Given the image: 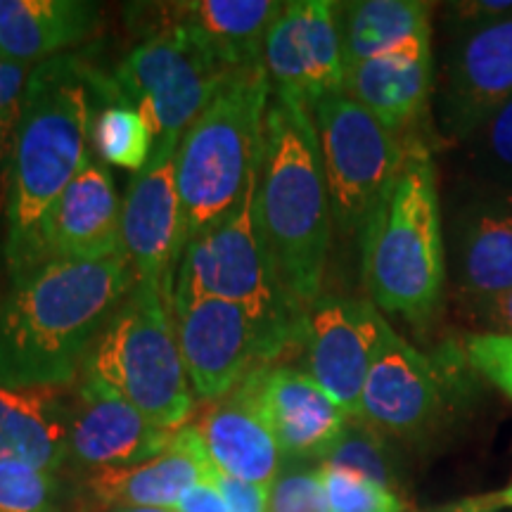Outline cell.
I'll return each instance as SVG.
<instances>
[{
  "mask_svg": "<svg viewBox=\"0 0 512 512\" xmlns=\"http://www.w3.org/2000/svg\"><path fill=\"white\" fill-rule=\"evenodd\" d=\"M477 389L463 342L420 351L389 328L363 389L361 420L396 444L430 451L472 413Z\"/></svg>",
  "mask_w": 512,
  "mask_h": 512,
  "instance_id": "7",
  "label": "cell"
},
{
  "mask_svg": "<svg viewBox=\"0 0 512 512\" xmlns=\"http://www.w3.org/2000/svg\"><path fill=\"white\" fill-rule=\"evenodd\" d=\"M482 332H494V335H512V287L496 297L484 299L470 309H465Z\"/></svg>",
  "mask_w": 512,
  "mask_h": 512,
  "instance_id": "36",
  "label": "cell"
},
{
  "mask_svg": "<svg viewBox=\"0 0 512 512\" xmlns=\"http://www.w3.org/2000/svg\"><path fill=\"white\" fill-rule=\"evenodd\" d=\"M91 140L102 162L128 171H143L155 152V133L131 102H110L93 119Z\"/></svg>",
  "mask_w": 512,
  "mask_h": 512,
  "instance_id": "28",
  "label": "cell"
},
{
  "mask_svg": "<svg viewBox=\"0 0 512 512\" xmlns=\"http://www.w3.org/2000/svg\"><path fill=\"white\" fill-rule=\"evenodd\" d=\"M174 325L192 392L202 401H219L256 370L283 363L287 351L302 349L304 339V328L221 299L174 306Z\"/></svg>",
  "mask_w": 512,
  "mask_h": 512,
  "instance_id": "10",
  "label": "cell"
},
{
  "mask_svg": "<svg viewBox=\"0 0 512 512\" xmlns=\"http://www.w3.org/2000/svg\"><path fill=\"white\" fill-rule=\"evenodd\" d=\"M460 147L465 181L512 195V98L496 107Z\"/></svg>",
  "mask_w": 512,
  "mask_h": 512,
  "instance_id": "27",
  "label": "cell"
},
{
  "mask_svg": "<svg viewBox=\"0 0 512 512\" xmlns=\"http://www.w3.org/2000/svg\"><path fill=\"white\" fill-rule=\"evenodd\" d=\"M261 413L285 460L323 463L349 425V415L304 368L275 363L252 375Z\"/></svg>",
  "mask_w": 512,
  "mask_h": 512,
  "instance_id": "18",
  "label": "cell"
},
{
  "mask_svg": "<svg viewBox=\"0 0 512 512\" xmlns=\"http://www.w3.org/2000/svg\"><path fill=\"white\" fill-rule=\"evenodd\" d=\"M463 349L475 373L512 401V335L470 332L463 337Z\"/></svg>",
  "mask_w": 512,
  "mask_h": 512,
  "instance_id": "33",
  "label": "cell"
},
{
  "mask_svg": "<svg viewBox=\"0 0 512 512\" xmlns=\"http://www.w3.org/2000/svg\"><path fill=\"white\" fill-rule=\"evenodd\" d=\"M344 67L432 50V5L422 0L337 3Z\"/></svg>",
  "mask_w": 512,
  "mask_h": 512,
  "instance_id": "25",
  "label": "cell"
},
{
  "mask_svg": "<svg viewBox=\"0 0 512 512\" xmlns=\"http://www.w3.org/2000/svg\"><path fill=\"white\" fill-rule=\"evenodd\" d=\"M271 512H330L320 465L287 460L271 486Z\"/></svg>",
  "mask_w": 512,
  "mask_h": 512,
  "instance_id": "32",
  "label": "cell"
},
{
  "mask_svg": "<svg viewBox=\"0 0 512 512\" xmlns=\"http://www.w3.org/2000/svg\"><path fill=\"white\" fill-rule=\"evenodd\" d=\"M498 510H512V479L498 491L465 496V498H458V501L439 505V508H432V512H498Z\"/></svg>",
  "mask_w": 512,
  "mask_h": 512,
  "instance_id": "37",
  "label": "cell"
},
{
  "mask_svg": "<svg viewBox=\"0 0 512 512\" xmlns=\"http://www.w3.org/2000/svg\"><path fill=\"white\" fill-rule=\"evenodd\" d=\"M100 27V8L83 0H0V57L46 62L88 41Z\"/></svg>",
  "mask_w": 512,
  "mask_h": 512,
  "instance_id": "24",
  "label": "cell"
},
{
  "mask_svg": "<svg viewBox=\"0 0 512 512\" xmlns=\"http://www.w3.org/2000/svg\"><path fill=\"white\" fill-rule=\"evenodd\" d=\"M105 512H174V510H162V508H110Z\"/></svg>",
  "mask_w": 512,
  "mask_h": 512,
  "instance_id": "40",
  "label": "cell"
},
{
  "mask_svg": "<svg viewBox=\"0 0 512 512\" xmlns=\"http://www.w3.org/2000/svg\"><path fill=\"white\" fill-rule=\"evenodd\" d=\"M328 181L332 223L361 235L370 211L392 185L413 143L394 136L347 93L328 95L311 110Z\"/></svg>",
  "mask_w": 512,
  "mask_h": 512,
  "instance_id": "11",
  "label": "cell"
},
{
  "mask_svg": "<svg viewBox=\"0 0 512 512\" xmlns=\"http://www.w3.org/2000/svg\"><path fill=\"white\" fill-rule=\"evenodd\" d=\"M178 147H155L143 171L133 176L121 200V249L138 283L162 287L174 302L183 259V211L176 185Z\"/></svg>",
  "mask_w": 512,
  "mask_h": 512,
  "instance_id": "17",
  "label": "cell"
},
{
  "mask_svg": "<svg viewBox=\"0 0 512 512\" xmlns=\"http://www.w3.org/2000/svg\"><path fill=\"white\" fill-rule=\"evenodd\" d=\"M69 430V463L86 475L133 467L159 456L176 432L152 425L131 403L76 382Z\"/></svg>",
  "mask_w": 512,
  "mask_h": 512,
  "instance_id": "19",
  "label": "cell"
},
{
  "mask_svg": "<svg viewBox=\"0 0 512 512\" xmlns=\"http://www.w3.org/2000/svg\"><path fill=\"white\" fill-rule=\"evenodd\" d=\"M235 69L200 34L169 24L119 62L114 86L152 126L155 147H178Z\"/></svg>",
  "mask_w": 512,
  "mask_h": 512,
  "instance_id": "8",
  "label": "cell"
},
{
  "mask_svg": "<svg viewBox=\"0 0 512 512\" xmlns=\"http://www.w3.org/2000/svg\"><path fill=\"white\" fill-rule=\"evenodd\" d=\"M64 389L0 384V463L60 472L69 463L72 403Z\"/></svg>",
  "mask_w": 512,
  "mask_h": 512,
  "instance_id": "23",
  "label": "cell"
},
{
  "mask_svg": "<svg viewBox=\"0 0 512 512\" xmlns=\"http://www.w3.org/2000/svg\"><path fill=\"white\" fill-rule=\"evenodd\" d=\"M389 328L370 299L320 294L304 311V370L349 420H361L363 389Z\"/></svg>",
  "mask_w": 512,
  "mask_h": 512,
  "instance_id": "13",
  "label": "cell"
},
{
  "mask_svg": "<svg viewBox=\"0 0 512 512\" xmlns=\"http://www.w3.org/2000/svg\"><path fill=\"white\" fill-rule=\"evenodd\" d=\"M209 479L221 491L228 512H271V489L233 479L219 470H211Z\"/></svg>",
  "mask_w": 512,
  "mask_h": 512,
  "instance_id": "34",
  "label": "cell"
},
{
  "mask_svg": "<svg viewBox=\"0 0 512 512\" xmlns=\"http://www.w3.org/2000/svg\"><path fill=\"white\" fill-rule=\"evenodd\" d=\"M330 512H413L399 491L358 475L347 467L320 463Z\"/></svg>",
  "mask_w": 512,
  "mask_h": 512,
  "instance_id": "30",
  "label": "cell"
},
{
  "mask_svg": "<svg viewBox=\"0 0 512 512\" xmlns=\"http://www.w3.org/2000/svg\"><path fill=\"white\" fill-rule=\"evenodd\" d=\"M498 512H512V510H498Z\"/></svg>",
  "mask_w": 512,
  "mask_h": 512,
  "instance_id": "42",
  "label": "cell"
},
{
  "mask_svg": "<svg viewBox=\"0 0 512 512\" xmlns=\"http://www.w3.org/2000/svg\"><path fill=\"white\" fill-rule=\"evenodd\" d=\"M256 188L259 169L249 178L238 204L185 247L176 273L174 306L197 299H221L275 323L304 328V311L280 290L259 238L254 214Z\"/></svg>",
  "mask_w": 512,
  "mask_h": 512,
  "instance_id": "9",
  "label": "cell"
},
{
  "mask_svg": "<svg viewBox=\"0 0 512 512\" xmlns=\"http://www.w3.org/2000/svg\"><path fill=\"white\" fill-rule=\"evenodd\" d=\"M271 83L264 62L235 69L216 98L183 133L176 185L183 211V252L238 204L261 164Z\"/></svg>",
  "mask_w": 512,
  "mask_h": 512,
  "instance_id": "5",
  "label": "cell"
},
{
  "mask_svg": "<svg viewBox=\"0 0 512 512\" xmlns=\"http://www.w3.org/2000/svg\"><path fill=\"white\" fill-rule=\"evenodd\" d=\"M119 98L117 86L95 74L83 57L62 53L31 69L15 128L5 261L10 275L22 264L31 235L91 159V93Z\"/></svg>",
  "mask_w": 512,
  "mask_h": 512,
  "instance_id": "3",
  "label": "cell"
},
{
  "mask_svg": "<svg viewBox=\"0 0 512 512\" xmlns=\"http://www.w3.org/2000/svg\"><path fill=\"white\" fill-rule=\"evenodd\" d=\"M434 50L387 55L347 67L344 93L363 105L384 128L408 143L425 140L434 102Z\"/></svg>",
  "mask_w": 512,
  "mask_h": 512,
  "instance_id": "21",
  "label": "cell"
},
{
  "mask_svg": "<svg viewBox=\"0 0 512 512\" xmlns=\"http://www.w3.org/2000/svg\"><path fill=\"white\" fill-rule=\"evenodd\" d=\"M358 238L370 302L418 328L432 323L444 304L448 268L444 204L427 140L411 145Z\"/></svg>",
  "mask_w": 512,
  "mask_h": 512,
  "instance_id": "4",
  "label": "cell"
},
{
  "mask_svg": "<svg viewBox=\"0 0 512 512\" xmlns=\"http://www.w3.org/2000/svg\"><path fill=\"white\" fill-rule=\"evenodd\" d=\"M121 200L105 164L88 159L31 235L22 264L10 280H19L50 261L102 259L121 254Z\"/></svg>",
  "mask_w": 512,
  "mask_h": 512,
  "instance_id": "16",
  "label": "cell"
},
{
  "mask_svg": "<svg viewBox=\"0 0 512 512\" xmlns=\"http://www.w3.org/2000/svg\"><path fill=\"white\" fill-rule=\"evenodd\" d=\"M46 512H67V510H64V508H62V505H60V501H57L55 505H50V508H48Z\"/></svg>",
  "mask_w": 512,
  "mask_h": 512,
  "instance_id": "41",
  "label": "cell"
},
{
  "mask_svg": "<svg viewBox=\"0 0 512 512\" xmlns=\"http://www.w3.org/2000/svg\"><path fill=\"white\" fill-rule=\"evenodd\" d=\"M394 441L380 434L368 422L351 420L342 437L323 460L325 465L347 467L358 475L380 482L389 489H403V467L392 448Z\"/></svg>",
  "mask_w": 512,
  "mask_h": 512,
  "instance_id": "29",
  "label": "cell"
},
{
  "mask_svg": "<svg viewBox=\"0 0 512 512\" xmlns=\"http://www.w3.org/2000/svg\"><path fill=\"white\" fill-rule=\"evenodd\" d=\"M62 482L57 472L36 467L0 463V512H46L57 503Z\"/></svg>",
  "mask_w": 512,
  "mask_h": 512,
  "instance_id": "31",
  "label": "cell"
},
{
  "mask_svg": "<svg viewBox=\"0 0 512 512\" xmlns=\"http://www.w3.org/2000/svg\"><path fill=\"white\" fill-rule=\"evenodd\" d=\"M264 67L271 93L309 112L328 95L344 93L347 67L337 27V3H283L266 34Z\"/></svg>",
  "mask_w": 512,
  "mask_h": 512,
  "instance_id": "15",
  "label": "cell"
},
{
  "mask_svg": "<svg viewBox=\"0 0 512 512\" xmlns=\"http://www.w3.org/2000/svg\"><path fill=\"white\" fill-rule=\"evenodd\" d=\"M159 27H188L209 41L233 67L264 62V43L283 3L273 0H183L155 5Z\"/></svg>",
  "mask_w": 512,
  "mask_h": 512,
  "instance_id": "26",
  "label": "cell"
},
{
  "mask_svg": "<svg viewBox=\"0 0 512 512\" xmlns=\"http://www.w3.org/2000/svg\"><path fill=\"white\" fill-rule=\"evenodd\" d=\"M512 98V15L479 27L446 29L434 83V117L460 145L496 107Z\"/></svg>",
  "mask_w": 512,
  "mask_h": 512,
  "instance_id": "12",
  "label": "cell"
},
{
  "mask_svg": "<svg viewBox=\"0 0 512 512\" xmlns=\"http://www.w3.org/2000/svg\"><path fill=\"white\" fill-rule=\"evenodd\" d=\"M254 214L280 290L306 311L323 294L335 223L311 112L273 93Z\"/></svg>",
  "mask_w": 512,
  "mask_h": 512,
  "instance_id": "2",
  "label": "cell"
},
{
  "mask_svg": "<svg viewBox=\"0 0 512 512\" xmlns=\"http://www.w3.org/2000/svg\"><path fill=\"white\" fill-rule=\"evenodd\" d=\"M448 283L465 309L512 287V195L460 183L444 211Z\"/></svg>",
  "mask_w": 512,
  "mask_h": 512,
  "instance_id": "14",
  "label": "cell"
},
{
  "mask_svg": "<svg viewBox=\"0 0 512 512\" xmlns=\"http://www.w3.org/2000/svg\"><path fill=\"white\" fill-rule=\"evenodd\" d=\"M214 470L197 427L185 425L159 456L121 470L86 475V494L95 508H162L174 510L192 484Z\"/></svg>",
  "mask_w": 512,
  "mask_h": 512,
  "instance_id": "20",
  "label": "cell"
},
{
  "mask_svg": "<svg viewBox=\"0 0 512 512\" xmlns=\"http://www.w3.org/2000/svg\"><path fill=\"white\" fill-rule=\"evenodd\" d=\"M17 121H0V214H8Z\"/></svg>",
  "mask_w": 512,
  "mask_h": 512,
  "instance_id": "39",
  "label": "cell"
},
{
  "mask_svg": "<svg viewBox=\"0 0 512 512\" xmlns=\"http://www.w3.org/2000/svg\"><path fill=\"white\" fill-rule=\"evenodd\" d=\"M425 512H432V510H425Z\"/></svg>",
  "mask_w": 512,
  "mask_h": 512,
  "instance_id": "43",
  "label": "cell"
},
{
  "mask_svg": "<svg viewBox=\"0 0 512 512\" xmlns=\"http://www.w3.org/2000/svg\"><path fill=\"white\" fill-rule=\"evenodd\" d=\"M195 427L214 470L271 489L283 467V453L261 413L252 377L214 401Z\"/></svg>",
  "mask_w": 512,
  "mask_h": 512,
  "instance_id": "22",
  "label": "cell"
},
{
  "mask_svg": "<svg viewBox=\"0 0 512 512\" xmlns=\"http://www.w3.org/2000/svg\"><path fill=\"white\" fill-rule=\"evenodd\" d=\"M27 64L0 57V121H17L29 81Z\"/></svg>",
  "mask_w": 512,
  "mask_h": 512,
  "instance_id": "35",
  "label": "cell"
},
{
  "mask_svg": "<svg viewBox=\"0 0 512 512\" xmlns=\"http://www.w3.org/2000/svg\"><path fill=\"white\" fill-rule=\"evenodd\" d=\"M174 512H228V505L223 501L221 491L211 479L192 484L185 494L178 498Z\"/></svg>",
  "mask_w": 512,
  "mask_h": 512,
  "instance_id": "38",
  "label": "cell"
},
{
  "mask_svg": "<svg viewBox=\"0 0 512 512\" xmlns=\"http://www.w3.org/2000/svg\"><path fill=\"white\" fill-rule=\"evenodd\" d=\"M79 382L119 396L162 430L185 427L195 392L178 347L174 302L162 287H133L88 351Z\"/></svg>",
  "mask_w": 512,
  "mask_h": 512,
  "instance_id": "6",
  "label": "cell"
},
{
  "mask_svg": "<svg viewBox=\"0 0 512 512\" xmlns=\"http://www.w3.org/2000/svg\"><path fill=\"white\" fill-rule=\"evenodd\" d=\"M138 285L126 254L50 261L0 299V384L67 389L114 311Z\"/></svg>",
  "mask_w": 512,
  "mask_h": 512,
  "instance_id": "1",
  "label": "cell"
}]
</instances>
